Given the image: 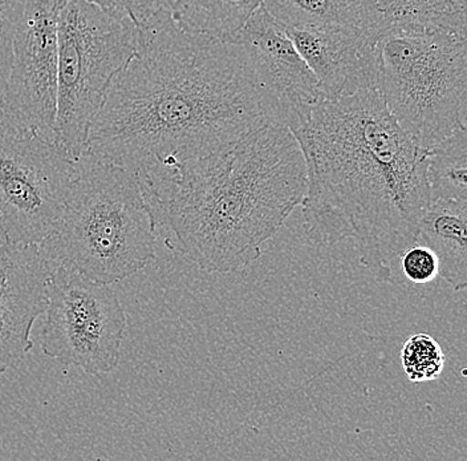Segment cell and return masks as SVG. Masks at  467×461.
<instances>
[{
  "instance_id": "obj_1",
  "label": "cell",
  "mask_w": 467,
  "mask_h": 461,
  "mask_svg": "<svg viewBox=\"0 0 467 461\" xmlns=\"http://www.w3.org/2000/svg\"><path fill=\"white\" fill-rule=\"evenodd\" d=\"M134 22L136 55L113 79L83 156L139 176L163 173L270 121L229 43L178 25L163 3Z\"/></svg>"
},
{
  "instance_id": "obj_2",
  "label": "cell",
  "mask_w": 467,
  "mask_h": 461,
  "mask_svg": "<svg viewBox=\"0 0 467 461\" xmlns=\"http://www.w3.org/2000/svg\"><path fill=\"white\" fill-rule=\"evenodd\" d=\"M306 169L303 232L315 246L352 239L361 267L392 282L431 203V149L397 122L379 89L323 100L292 131Z\"/></svg>"
},
{
  "instance_id": "obj_3",
  "label": "cell",
  "mask_w": 467,
  "mask_h": 461,
  "mask_svg": "<svg viewBox=\"0 0 467 461\" xmlns=\"http://www.w3.org/2000/svg\"><path fill=\"white\" fill-rule=\"evenodd\" d=\"M139 179L166 246L214 274L256 261L305 204L308 185L296 137L274 121L202 159Z\"/></svg>"
},
{
  "instance_id": "obj_4",
  "label": "cell",
  "mask_w": 467,
  "mask_h": 461,
  "mask_svg": "<svg viewBox=\"0 0 467 461\" xmlns=\"http://www.w3.org/2000/svg\"><path fill=\"white\" fill-rule=\"evenodd\" d=\"M156 241L136 172L81 156L63 212L39 249L49 267L110 285L144 270L156 257Z\"/></svg>"
},
{
  "instance_id": "obj_5",
  "label": "cell",
  "mask_w": 467,
  "mask_h": 461,
  "mask_svg": "<svg viewBox=\"0 0 467 461\" xmlns=\"http://www.w3.org/2000/svg\"><path fill=\"white\" fill-rule=\"evenodd\" d=\"M379 89L416 144L431 149L466 128V37L390 28L378 42Z\"/></svg>"
},
{
  "instance_id": "obj_6",
  "label": "cell",
  "mask_w": 467,
  "mask_h": 461,
  "mask_svg": "<svg viewBox=\"0 0 467 461\" xmlns=\"http://www.w3.org/2000/svg\"><path fill=\"white\" fill-rule=\"evenodd\" d=\"M55 144L78 162L113 79L137 52V25L124 11L66 0L58 16Z\"/></svg>"
},
{
  "instance_id": "obj_7",
  "label": "cell",
  "mask_w": 467,
  "mask_h": 461,
  "mask_svg": "<svg viewBox=\"0 0 467 461\" xmlns=\"http://www.w3.org/2000/svg\"><path fill=\"white\" fill-rule=\"evenodd\" d=\"M44 314L47 357L95 376L119 367L127 315L109 285L73 268L51 267Z\"/></svg>"
},
{
  "instance_id": "obj_8",
  "label": "cell",
  "mask_w": 467,
  "mask_h": 461,
  "mask_svg": "<svg viewBox=\"0 0 467 461\" xmlns=\"http://www.w3.org/2000/svg\"><path fill=\"white\" fill-rule=\"evenodd\" d=\"M76 162L35 132L0 131V224L7 241L39 245L57 225Z\"/></svg>"
},
{
  "instance_id": "obj_9",
  "label": "cell",
  "mask_w": 467,
  "mask_h": 461,
  "mask_svg": "<svg viewBox=\"0 0 467 461\" xmlns=\"http://www.w3.org/2000/svg\"><path fill=\"white\" fill-rule=\"evenodd\" d=\"M66 0H27L0 101V131L57 136L58 16Z\"/></svg>"
},
{
  "instance_id": "obj_10",
  "label": "cell",
  "mask_w": 467,
  "mask_h": 461,
  "mask_svg": "<svg viewBox=\"0 0 467 461\" xmlns=\"http://www.w3.org/2000/svg\"><path fill=\"white\" fill-rule=\"evenodd\" d=\"M224 42L238 55L270 121L294 131L324 100L317 78L285 27L263 5Z\"/></svg>"
},
{
  "instance_id": "obj_11",
  "label": "cell",
  "mask_w": 467,
  "mask_h": 461,
  "mask_svg": "<svg viewBox=\"0 0 467 461\" xmlns=\"http://www.w3.org/2000/svg\"><path fill=\"white\" fill-rule=\"evenodd\" d=\"M49 273L39 245H0V375L16 369L34 349L32 329L46 313Z\"/></svg>"
},
{
  "instance_id": "obj_12",
  "label": "cell",
  "mask_w": 467,
  "mask_h": 461,
  "mask_svg": "<svg viewBox=\"0 0 467 461\" xmlns=\"http://www.w3.org/2000/svg\"><path fill=\"white\" fill-rule=\"evenodd\" d=\"M306 61L324 100L379 89L378 42L338 28L285 27Z\"/></svg>"
},
{
  "instance_id": "obj_13",
  "label": "cell",
  "mask_w": 467,
  "mask_h": 461,
  "mask_svg": "<svg viewBox=\"0 0 467 461\" xmlns=\"http://www.w3.org/2000/svg\"><path fill=\"white\" fill-rule=\"evenodd\" d=\"M467 203L431 201L419 226V242L438 259V276L455 291L467 286Z\"/></svg>"
},
{
  "instance_id": "obj_14",
  "label": "cell",
  "mask_w": 467,
  "mask_h": 461,
  "mask_svg": "<svg viewBox=\"0 0 467 461\" xmlns=\"http://www.w3.org/2000/svg\"><path fill=\"white\" fill-rule=\"evenodd\" d=\"M263 7L283 27L338 28L373 42L381 37L361 0H263Z\"/></svg>"
},
{
  "instance_id": "obj_15",
  "label": "cell",
  "mask_w": 467,
  "mask_h": 461,
  "mask_svg": "<svg viewBox=\"0 0 467 461\" xmlns=\"http://www.w3.org/2000/svg\"><path fill=\"white\" fill-rule=\"evenodd\" d=\"M381 34L421 28L466 37V0H361ZM382 37V35H381Z\"/></svg>"
},
{
  "instance_id": "obj_16",
  "label": "cell",
  "mask_w": 467,
  "mask_h": 461,
  "mask_svg": "<svg viewBox=\"0 0 467 461\" xmlns=\"http://www.w3.org/2000/svg\"><path fill=\"white\" fill-rule=\"evenodd\" d=\"M262 5L263 0H171L169 7L182 27L224 40Z\"/></svg>"
},
{
  "instance_id": "obj_17",
  "label": "cell",
  "mask_w": 467,
  "mask_h": 461,
  "mask_svg": "<svg viewBox=\"0 0 467 461\" xmlns=\"http://www.w3.org/2000/svg\"><path fill=\"white\" fill-rule=\"evenodd\" d=\"M466 128H458L429 151L428 181L431 201L467 203Z\"/></svg>"
},
{
  "instance_id": "obj_18",
  "label": "cell",
  "mask_w": 467,
  "mask_h": 461,
  "mask_svg": "<svg viewBox=\"0 0 467 461\" xmlns=\"http://www.w3.org/2000/svg\"><path fill=\"white\" fill-rule=\"evenodd\" d=\"M401 363L409 381L423 383L440 378L445 369V355L433 337L414 334L402 347Z\"/></svg>"
},
{
  "instance_id": "obj_19",
  "label": "cell",
  "mask_w": 467,
  "mask_h": 461,
  "mask_svg": "<svg viewBox=\"0 0 467 461\" xmlns=\"http://www.w3.org/2000/svg\"><path fill=\"white\" fill-rule=\"evenodd\" d=\"M27 0H0V101L13 64L14 40Z\"/></svg>"
},
{
  "instance_id": "obj_20",
  "label": "cell",
  "mask_w": 467,
  "mask_h": 461,
  "mask_svg": "<svg viewBox=\"0 0 467 461\" xmlns=\"http://www.w3.org/2000/svg\"><path fill=\"white\" fill-rule=\"evenodd\" d=\"M402 273L409 281L425 285L438 276V259L431 247L417 242L400 256Z\"/></svg>"
},
{
  "instance_id": "obj_21",
  "label": "cell",
  "mask_w": 467,
  "mask_h": 461,
  "mask_svg": "<svg viewBox=\"0 0 467 461\" xmlns=\"http://www.w3.org/2000/svg\"><path fill=\"white\" fill-rule=\"evenodd\" d=\"M156 2L171 5V0H93V3L101 7L108 8V10L124 11L131 17H133L134 11Z\"/></svg>"
},
{
  "instance_id": "obj_22",
  "label": "cell",
  "mask_w": 467,
  "mask_h": 461,
  "mask_svg": "<svg viewBox=\"0 0 467 461\" xmlns=\"http://www.w3.org/2000/svg\"><path fill=\"white\" fill-rule=\"evenodd\" d=\"M7 241V237H5V230H3L2 224H0V245L5 244Z\"/></svg>"
},
{
  "instance_id": "obj_23",
  "label": "cell",
  "mask_w": 467,
  "mask_h": 461,
  "mask_svg": "<svg viewBox=\"0 0 467 461\" xmlns=\"http://www.w3.org/2000/svg\"><path fill=\"white\" fill-rule=\"evenodd\" d=\"M89 2H93V0H89Z\"/></svg>"
}]
</instances>
